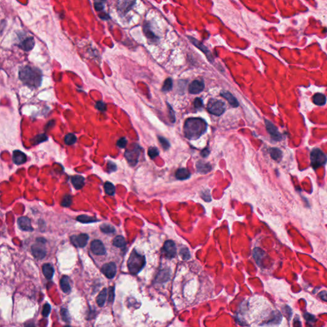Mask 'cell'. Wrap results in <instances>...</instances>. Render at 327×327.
Here are the masks:
<instances>
[{"mask_svg":"<svg viewBox=\"0 0 327 327\" xmlns=\"http://www.w3.org/2000/svg\"><path fill=\"white\" fill-rule=\"evenodd\" d=\"M25 327H35V326L33 324H28V325H26Z\"/></svg>","mask_w":327,"mask_h":327,"instance_id":"obj_53","label":"cell"},{"mask_svg":"<svg viewBox=\"0 0 327 327\" xmlns=\"http://www.w3.org/2000/svg\"><path fill=\"white\" fill-rule=\"evenodd\" d=\"M38 240L40 242L33 245L32 247V251L35 257L38 259V260H41V259H43L46 256V250L42 245L44 244V242H42L43 238H40Z\"/></svg>","mask_w":327,"mask_h":327,"instance_id":"obj_6","label":"cell"},{"mask_svg":"<svg viewBox=\"0 0 327 327\" xmlns=\"http://www.w3.org/2000/svg\"><path fill=\"white\" fill-rule=\"evenodd\" d=\"M265 125H266V130L269 133V134L270 135L272 139H274V141H279L282 139V135L281 133L279 132L277 128L273 124H272L271 121H270L269 120H265Z\"/></svg>","mask_w":327,"mask_h":327,"instance_id":"obj_7","label":"cell"},{"mask_svg":"<svg viewBox=\"0 0 327 327\" xmlns=\"http://www.w3.org/2000/svg\"><path fill=\"white\" fill-rule=\"evenodd\" d=\"M148 154L149 157L154 159L159 155V149L156 147H150L148 149Z\"/></svg>","mask_w":327,"mask_h":327,"instance_id":"obj_38","label":"cell"},{"mask_svg":"<svg viewBox=\"0 0 327 327\" xmlns=\"http://www.w3.org/2000/svg\"><path fill=\"white\" fill-rule=\"evenodd\" d=\"M77 220L82 223H91L97 222L98 220L95 219V217H90L86 215H79L77 217Z\"/></svg>","mask_w":327,"mask_h":327,"instance_id":"obj_29","label":"cell"},{"mask_svg":"<svg viewBox=\"0 0 327 327\" xmlns=\"http://www.w3.org/2000/svg\"><path fill=\"white\" fill-rule=\"evenodd\" d=\"M72 203V198L71 195H65L62 201H61V204L63 206V207H69L71 205V204Z\"/></svg>","mask_w":327,"mask_h":327,"instance_id":"obj_36","label":"cell"},{"mask_svg":"<svg viewBox=\"0 0 327 327\" xmlns=\"http://www.w3.org/2000/svg\"><path fill=\"white\" fill-rule=\"evenodd\" d=\"M100 230L104 233H113L115 231V227L108 224H103L100 226Z\"/></svg>","mask_w":327,"mask_h":327,"instance_id":"obj_34","label":"cell"},{"mask_svg":"<svg viewBox=\"0 0 327 327\" xmlns=\"http://www.w3.org/2000/svg\"><path fill=\"white\" fill-rule=\"evenodd\" d=\"M135 3V2L132 1H120L118 3V10L121 13L125 14L133 7Z\"/></svg>","mask_w":327,"mask_h":327,"instance_id":"obj_17","label":"cell"},{"mask_svg":"<svg viewBox=\"0 0 327 327\" xmlns=\"http://www.w3.org/2000/svg\"><path fill=\"white\" fill-rule=\"evenodd\" d=\"M71 240L74 246L77 247H84L86 246L88 240V236L86 234H79L73 235L71 237Z\"/></svg>","mask_w":327,"mask_h":327,"instance_id":"obj_8","label":"cell"},{"mask_svg":"<svg viewBox=\"0 0 327 327\" xmlns=\"http://www.w3.org/2000/svg\"><path fill=\"white\" fill-rule=\"evenodd\" d=\"M95 107H96L99 111H102V112L105 111L106 110H107L105 104L104 103V102H102V101L97 102L96 105H95Z\"/></svg>","mask_w":327,"mask_h":327,"instance_id":"obj_42","label":"cell"},{"mask_svg":"<svg viewBox=\"0 0 327 327\" xmlns=\"http://www.w3.org/2000/svg\"><path fill=\"white\" fill-rule=\"evenodd\" d=\"M71 182L72 185H74V187L76 189L79 190V189L83 188V186L85 185V178L83 176H79V175L74 176L72 177V178H71Z\"/></svg>","mask_w":327,"mask_h":327,"instance_id":"obj_21","label":"cell"},{"mask_svg":"<svg viewBox=\"0 0 327 327\" xmlns=\"http://www.w3.org/2000/svg\"><path fill=\"white\" fill-rule=\"evenodd\" d=\"M60 287H61V290L65 293H69L71 291V285H70V283H69V278H68L67 276H63L61 279V280H60Z\"/></svg>","mask_w":327,"mask_h":327,"instance_id":"obj_25","label":"cell"},{"mask_svg":"<svg viewBox=\"0 0 327 327\" xmlns=\"http://www.w3.org/2000/svg\"><path fill=\"white\" fill-rule=\"evenodd\" d=\"M108 300L110 302H113L114 298H115V288L114 287H110L109 288L108 291Z\"/></svg>","mask_w":327,"mask_h":327,"instance_id":"obj_44","label":"cell"},{"mask_svg":"<svg viewBox=\"0 0 327 327\" xmlns=\"http://www.w3.org/2000/svg\"><path fill=\"white\" fill-rule=\"evenodd\" d=\"M201 198L205 201L210 202L212 201V198H211L209 190H205V191L201 192Z\"/></svg>","mask_w":327,"mask_h":327,"instance_id":"obj_43","label":"cell"},{"mask_svg":"<svg viewBox=\"0 0 327 327\" xmlns=\"http://www.w3.org/2000/svg\"><path fill=\"white\" fill-rule=\"evenodd\" d=\"M127 144V140L125 138H120L118 142H117V145L118 147H120V148H124L126 146Z\"/></svg>","mask_w":327,"mask_h":327,"instance_id":"obj_45","label":"cell"},{"mask_svg":"<svg viewBox=\"0 0 327 327\" xmlns=\"http://www.w3.org/2000/svg\"><path fill=\"white\" fill-rule=\"evenodd\" d=\"M106 296H107V290L106 288H104L100 291V293H99L97 298V303L99 306L103 307L104 305L105 300H106Z\"/></svg>","mask_w":327,"mask_h":327,"instance_id":"obj_28","label":"cell"},{"mask_svg":"<svg viewBox=\"0 0 327 327\" xmlns=\"http://www.w3.org/2000/svg\"><path fill=\"white\" fill-rule=\"evenodd\" d=\"M172 87H173V81L171 78H168L165 81L164 83L162 86V91H165V92L169 91L172 89Z\"/></svg>","mask_w":327,"mask_h":327,"instance_id":"obj_35","label":"cell"},{"mask_svg":"<svg viewBox=\"0 0 327 327\" xmlns=\"http://www.w3.org/2000/svg\"><path fill=\"white\" fill-rule=\"evenodd\" d=\"M196 169L199 173L204 174L210 172L212 168L209 163L199 160L196 163Z\"/></svg>","mask_w":327,"mask_h":327,"instance_id":"obj_16","label":"cell"},{"mask_svg":"<svg viewBox=\"0 0 327 327\" xmlns=\"http://www.w3.org/2000/svg\"><path fill=\"white\" fill-rule=\"evenodd\" d=\"M19 76L23 84L30 88H38L42 83V72L36 67L30 66L21 67L19 72Z\"/></svg>","mask_w":327,"mask_h":327,"instance_id":"obj_2","label":"cell"},{"mask_svg":"<svg viewBox=\"0 0 327 327\" xmlns=\"http://www.w3.org/2000/svg\"><path fill=\"white\" fill-rule=\"evenodd\" d=\"M168 110H169V119H170V121L172 122V123H174L175 122V120H176V118H175V114H174V112L173 111V110L172 109V107L168 104Z\"/></svg>","mask_w":327,"mask_h":327,"instance_id":"obj_46","label":"cell"},{"mask_svg":"<svg viewBox=\"0 0 327 327\" xmlns=\"http://www.w3.org/2000/svg\"><path fill=\"white\" fill-rule=\"evenodd\" d=\"M146 264L144 256L133 251L127 262L129 271L132 274H138L144 268Z\"/></svg>","mask_w":327,"mask_h":327,"instance_id":"obj_3","label":"cell"},{"mask_svg":"<svg viewBox=\"0 0 327 327\" xmlns=\"http://www.w3.org/2000/svg\"><path fill=\"white\" fill-rule=\"evenodd\" d=\"M207 110L213 115L221 116L226 110L225 104L221 100L211 99L207 105Z\"/></svg>","mask_w":327,"mask_h":327,"instance_id":"obj_5","label":"cell"},{"mask_svg":"<svg viewBox=\"0 0 327 327\" xmlns=\"http://www.w3.org/2000/svg\"><path fill=\"white\" fill-rule=\"evenodd\" d=\"M265 254V252L260 248L256 247L254 249L253 256H254L255 261L257 263V265H260L261 261L262 260V259L263 258Z\"/></svg>","mask_w":327,"mask_h":327,"instance_id":"obj_26","label":"cell"},{"mask_svg":"<svg viewBox=\"0 0 327 327\" xmlns=\"http://www.w3.org/2000/svg\"><path fill=\"white\" fill-rule=\"evenodd\" d=\"M61 315L62 316L63 320L65 321H69L70 318L69 316V312L66 309H62L61 310Z\"/></svg>","mask_w":327,"mask_h":327,"instance_id":"obj_47","label":"cell"},{"mask_svg":"<svg viewBox=\"0 0 327 327\" xmlns=\"http://www.w3.org/2000/svg\"><path fill=\"white\" fill-rule=\"evenodd\" d=\"M310 162L312 167L314 169H317L326 164L327 157L320 149L315 148L310 153Z\"/></svg>","mask_w":327,"mask_h":327,"instance_id":"obj_4","label":"cell"},{"mask_svg":"<svg viewBox=\"0 0 327 327\" xmlns=\"http://www.w3.org/2000/svg\"><path fill=\"white\" fill-rule=\"evenodd\" d=\"M51 305L47 303L46 304L44 305V307H43V309H42V315L44 317H47L50 312H51Z\"/></svg>","mask_w":327,"mask_h":327,"instance_id":"obj_41","label":"cell"},{"mask_svg":"<svg viewBox=\"0 0 327 327\" xmlns=\"http://www.w3.org/2000/svg\"><path fill=\"white\" fill-rule=\"evenodd\" d=\"M35 44V40L32 37H27L22 41L19 47L25 51H30L34 47Z\"/></svg>","mask_w":327,"mask_h":327,"instance_id":"obj_15","label":"cell"},{"mask_svg":"<svg viewBox=\"0 0 327 327\" xmlns=\"http://www.w3.org/2000/svg\"><path fill=\"white\" fill-rule=\"evenodd\" d=\"M207 124L201 118H188L184 125V134L185 137L190 140H196L206 132Z\"/></svg>","mask_w":327,"mask_h":327,"instance_id":"obj_1","label":"cell"},{"mask_svg":"<svg viewBox=\"0 0 327 327\" xmlns=\"http://www.w3.org/2000/svg\"><path fill=\"white\" fill-rule=\"evenodd\" d=\"M269 153L271 157L275 160L279 161L282 156V152L277 148H271L269 149Z\"/></svg>","mask_w":327,"mask_h":327,"instance_id":"obj_27","label":"cell"},{"mask_svg":"<svg viewBox=\"0 0 327 327\" xmlns=\"http://www.w3.org/2000/svg\"><path fill=\"white\" fill-rule=\"evenodd\" d=\"M13 160L17 165L22 164L26 162V155L20 150H16L13 153Z\"/></svg>","mask_w":327,"mask_h":327,"instance_id":"obj_19","label":"cell"},{"mask_svg":"<svg viewBox=\"0 0 327 327\" xmlns=\"http://www.w3.org/2000/svg\"><path fill=\"white\" fill-rule=\"evenodd\" d=\"M159 141L160 143V144L162 145V148L164 149H168L170 147V143L164 137H162V136H159Z\"/></svg>","mask_w":327,"mask_h":327,"instance_id":"obj_40","label":"cell"},{"mask_svg":"<svg viewBox=\"0 0 327 327\" xmlns=\"http://www.w3.org/2000/svg\"><path fill=\"white\" fill-rule=\"evenodd\" d=\"M320 296L323 300L327 301V293H326L325 291H323V292L320 293Z\"/></svg>","mask_w":327,"mask_h":327,"instance_id":"obj_51","label":"cell"},{"mask_svg":"<svg viewBox=\"0 0 327 327\" xmlns=\"http://www.w3.org/2000/svg\"><path fill=\"white\" fill-rule=\"evenodd\" d=\"M65 327H72V326H69V325H67V326H65Z\"/></svg>","mask_w":327,"mask_h":327,"instance_id":"obj_54","label":"cell"},{"mask_svg":"<svg viewBox=\"0 0 327 327\" xmlns=\"http://www.w3.org/2000/svg\"><path fill=\"white\" fill-rule=\"evenodd\" d=\"M140 154L139 148H135L132 150H127L125 152V157L131 165L134 166L138 162V159Z\"/></svg>","mask_w":327,"mask_h":327,"instance_id":"obj_10","label":"cell"},{"mask_svg":"<svg viewBox=\"0 0 327 327\" xmlns=\"http://www.w3.org/2000/svg\"><path fill=\"white\" fill-rule=\"evenodd\" d=\"M17 224L21 229L26 231H33V228L31 224V221L29 218L26 217H20L17 220Z\"/></svg>","mask_w":327,"mask_h":327,"instance_id":"obj_14","label":"cell"},{"mask_svg":"<svg viewBox=\"0 0 327 327\" xmlns=\"http://www.w3.org/2000/svg\"><path fill=\"white\" fill-rule=\"evenodd\" d=\"M94 7L97 11H102L104 8V5L102 2H95L94 3Z\"/></svg>","mask_w":327,"mask_h":327,"instance_id":"obj_48","label":"cell"},{"mask_svg":"<svg viewBox=\"0 0 327 327\" xmlns=\"http://www.w3.org/2000/svg\"><path fill=\"white\" fill-rule=\"evenodd\" d=\"M91 250L94 254L104 255L106 252L102 242L99 240H95L91 243Z\"/></svg>","mask_w":327,"mask_h":327,"instance_id":"obj_12","label":"cell"},{"mask_svg":"<svg viewBox=\"0 0 327 327\" xmlns=\"http://www.w3.org/2000/svg\"><path fill=\"white\" fill-rule=\"evenodd\" d=\"M169 271L166 269L161 270L157 277V281L159 282L166 281L168 279H169Z\"/></svg>","mask_w":327,"mask_h":327,"instance_id":"obj_30","label":"cell"},{"mask_svg":"<svg viewBox=\"0 0 327 327\" xmlns=\"http://www.w3.org/2000/svg\"><path fill=\"white\" fill-rule=\"evenodd\" d=\"M113 245L117 247H124L125 246L126 242L122 236H117L113 240Z\"/></svg>","mask_w":327,"mask_h":327,"instance_id":"obj_31","label":"cell"},{"mask_svg":"<svg viewBox=\"0 0 327 327\" xmlns=\"http://www.w3.org/2000/svg\"><path fill=\"white\" fill-rule=\"evenodd\" d=\"M209 154H210V151H209L208 148H205V149H203L202 152H201V155L203 157H207Z\"/></svg>","mask_w":327,"mask_h":327,"instance_id":"obj_50","label":"cell"},{"mask_svg":"<svg viewBox=\"0 0 327 327\" xmlns=\"http://www.w3.org/2000/svg\"><path fill=\"white\" fill-rule=\"evenodd\" d=\"M47 139V135L43 134H40V135H37L32 141L33 142V144H38L40 143H42L44 141H46Z\"/></svg>","mask_w":327,"mask_h":327,"instance_id":"obj_39","label":"cell"},{"mask_svg":"<svg viewBox=\"0 0 327 327\" xmlns=\"http://www.w3.org/2000/svg\"><path fill=\"white\" fill-rule=\"evenodd\" d=\"M163 250L168 258H173L176 256V245L172 240H167L164 245Z\"/></svg>","mask_w":327,"mask_h":327,"instance_id":"obj_11","label":"cell"},{"mask_svg":"<svg viewBox=\"0 0 327 327\" xmlns=\"http://www.w3.org/2000/svg\"><path fill=\"white\" fill-rule=\"evenodd\" d=\"M64 141L66 144L72 145L76 143V142L77 141V138L74 134L69 133L65 135Z\"/></svg>","mask_w":327,"mask_h":327,"instance_id":"obj_32","label":"cell"},{"mask_svg":"<svg viewBox=\"0 0 327 327\" xmlns=\"http://www.w3.org/2000/svg\"><path fill=\"white\" fill-rule=\"evenodd\" d=\"M188 38L190 39V42H191L196 47H198L199 49L202 51V52H203L204 54H206L209 60H210V61L212 60L210 58H212V56H211V53H210V51L208 49V48H207L202 43L199 42V41L197 40L196 39H195V38H194L193 37H188Z\"/></svg>","mask_w":327,"mask_h":327,"instance_id":"obj_18","label":"cell"},{"mask_svg":"<svg viewBox=\"0 0 327 327\" xmlns=\"http://www.w3.org/2000/svg\"><path fill=\"white\" fill-rule=\"evenodd\" d=\"M194 104L195 108H196V109H201L203 106V100L200 98L196 99L194 102Z\"/></svg>","mask_w":327,"mask_h":327,"instance_id":"obj_49","label":"cell"},{"mask_svg":"<svg viewBox=\"0 0 327 327\" xmlns=\"http://www.w3.org/2000/svg\"><path fill=\"white\" fill-rule=\"evenodd\" d=\"M102 272L108 279H113L116 274V266L115 263L105 264L102 268Z\"/></svg>","mask_w":327,"mask_h":327,"instance_id":"obj_9","label":"cell"},{"mask_svg":"<svg viewBox=\"0 0 327 327\" xmlns=\"http://www.w3.org/2000/svg\"><path fill=\"white\" fill-rule=\"evenodd\" d=\"M107 165H108V168H111V169H110L111 171H115V169H113V168H116V165L115 164H114L113 162H110L108 163V164H107Z\"/></svg>","mask_w":327,"mask_h":327,"instance_id":"obj_52","label":"cell"},{"mask_svg":"<svg viewBox=\"0 0 327 327\" xmlns=\"http://www.w3.org/2000/svg\"><path fill=\"white\" fill-rule=\"evenodd\" d=\"M42 272L46 279H51L54 273V270L51 264L46 263L42 266Z\"/></svg>","mask_w":327,"mask_h":327,"instance_id":"obj_24","label":"cell"},{"mask_svg":"<svg viewBox=\"0 0 327 327\" xmlns=\"http://www.w3.org/2000/svg\"><path fill=\"white\" fill-rule=\"evenodd\" d=\"M104 190L106 194L110 196H113L115 193V187L114 185L110 182H106L104 184Z\"/></svg>","mask_w":327,"mask_h":327,"instance_id":"obj_33","label":"cell"},{"mask_svg":"<svg viewBox=\"0 0 327 327\" xmlns=\"http://www.w3.org/2000/svg\"><path fill=\"white\" fill-rule=\"evenodd\" d=\"M312 102L317 105L322 106L326 104V97H325V95L320 93H316L314 96L312 97Z\"/></svg>","mask_w":327,"mask_h":327,"instance_id":"obj_22","label":"cell"},{"mask_svg":"<svg viewBox=\"0 0 327 327\" xmlns=\"http://www.w3.org/2000/svg\"><path fill=\"white\" fill-rule=\"evenodd\" d=\"M180 256L182 257V260H188L190 258V251L187 248H182L180 251Z\"/></svg>","mask_w":327,"mask_h":327,"instance_id":"obj_37","label":"cell"},{"mask_svg":"<svg viewBox=\"0 0 327 327\" xmlns=\"http://www.w3.org/2000/svg\"><path fill=\"white\" fill-rule=\"evenodd\" d=\"M221 96L225 98L229 102V104L233 107H237L239 105V103L237 99L229 91H222L221 93Z\"/></svg>","mask_w":327,"mask_h":327,"instance_id":"obj_20","label":"cell"},{"mask_svg":"<svg viewBox=\"0 0 327 327\" xmlns=\"http://www.w3.org/2000/svg\"><path fill=\"white\" fill-rule=\"evenodd\" d=\"M190 177V172L186 168L178 169L176 172V178L179 180H185Z\"/></svg>","mask_w":327,"mask_h":327,"instance_id":"obj_23","label":"cell"},{"mask_svg":"<svg viewBox=\"0 0 327 327\" xmlns=\"http://www.w3.org/2000/svg\"><path fill=\"white\" fill-rule=\"evenodd\" d=\"M204 88V83L202 81L195 80L188 87V91L190 93L196 95L201 93Z\"/></svg>","mask_w":327,"mask_h":327,"instance_id":"obj_13","label":"cell"}]
</instances>
